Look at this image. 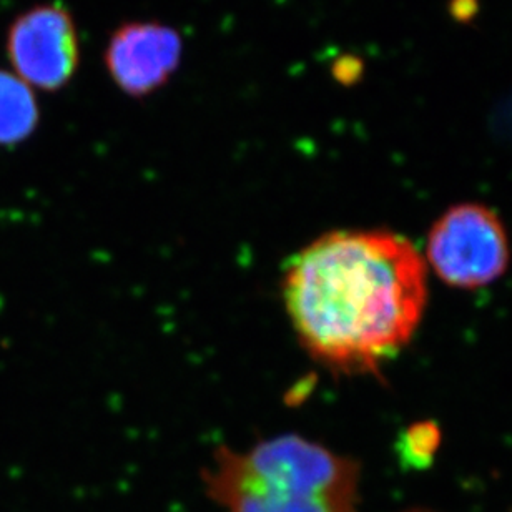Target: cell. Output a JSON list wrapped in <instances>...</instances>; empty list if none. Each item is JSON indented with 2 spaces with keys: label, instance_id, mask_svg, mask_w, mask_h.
Masks as SVG:
<instances>
[{
  "label": "cell",
  "instance_id": "2",
  "mask_svg": "<svg viewBox=\"0 0 512 512\" xmlns=\"http://www.w3.org/2000/svg\"><path fill=\"white\" fill-rule=\"evenodd\" d=\"M223 512H360V468L300 434L218 448L202 473Z\"/></svg>",
  "mask_w": 512,
  "mask_h": 512
},
{
  "label": "cell",
  "instance_id": "3",
  "mask_svg": "<svg viewBox=\"0 0 512 512\" xmlns=\"http://www.w3.org/2000/svg\"><path fill=\"white\" fill-rule=\"evenodd\" d=\"M428 258L449 285H488L508 265L503 225L481 205L451 208L429 233Z\"/></svg>",
  "mask_w": 512,
  "mask_h": 512
},
{
  "label": "cell",
  "instance_id": "5",
  "mask_svg": "<svg viewBox=\"0 0 512 512\" xmlns=\"http://www.w3.org/2000/svg\"><path fill=\"white\" fill-rule=\"evenodd\" d=\"M177 30L162 22H127L110 35L105 65L125 95L143 99L172 79L182 62Z\"/></svg>",
  "mask_w": 512,
  "mask_h": 512
},
{
  "label": "cell",
  "instance_id": "7",
  "mask_svg": "<svg viewBox=\"0 0 512 512\" xmlns=\"http://www.w3.org/2000/svg\"><path fill=\"white\" fill-rule=\"evenodd\" d=\"M409 512H431V511H409Z\"/></svg>",
  "mask_w": 512,
  "mask_h": 512
},
{
  "label": "cell",
  "instance_id": "4",
  "mask_svg": "<svg viewBox=\"0 0 512 512\" xmlns=\"http://www.w3.org/2000/svg\"><path fill=\"white\" fill-rule=\"evenodd\" d=\"M7 54L15 75L29 87L55 92L79 69L80 42L69 10L57 4L35 5L10 25Z\"/></svg>",
  "mask_w": 512,
  "mask_h": 512
},
{
  "label": "cell",
  "instance_id": "6",
  "mask_svg": "<svg viewBox=\"0 0 512 512\" xmlns=\"http://www.w3.org/2000/svg\"><path fill=\"white\" fill-rule=\"evenodd\" d=\"M39 105L32 87L15 74L0 70V145H14L39 125Z\"/></svg>",
  "mask_w": 512,
  "mask_h": 512
},
{
  "label": "cell",
  "instance_id": "1",
  "mask_svg": "<svg viewBox=\"0 0 512 512\" xmlns=\"http://www.w3.org/2000/svg\"><path fill=\"white\" fill-rule=\"evenodd\" d=\"M281 295L310 358L336 373H371L413 336L426 268L393 233L330 232L291 258Z\"/></svg>",
  "mask_w": 512,
  "mask_h": 512
}]
</instances>
